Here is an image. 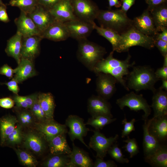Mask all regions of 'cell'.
I'll return each mask as SVG.
<instances>
[{
  "label": "cell",
  "instance_id": "41",
  "mask_svg": "<svg viewBox=\"0 0 167 167\" xmlns=\"http://www.w3.org/2000/svg\"><path fill=\"white\" fill-rule=\"evenodd\" d=\"M127 136V139L123 141L126 143L122 148L129 153L130 158H132L139 152V148L135 138L131 139L128 135Z\"/></svg>",
  "mask_w": 167,
  "mask_h": 167
},
{
  "label": "cell",
  "instance_id": "16",
  "mask_svg": "<svg viewBox=\"0 0 167 167\" xmlns=\"http://www.w3.org/2000/svg\"><path fill=\"white\" fill-rule=\"evenodd\" d=\"M43 39L40 35L23 37L21 51V58L33 61L40 53V42Z\"/></svg>",
  "mask_w": 167,
  "mask_h": 167
},
{
  "label": "cell",
  "instance_id": "5",
  "mask_svg": "<svg viewBox=\"0 0 167 167\" xmlns=\"http://www.w3.org/2000/svg\"><path fill=\"white\" fill-rule=\"evenodd\" d=\"M121 39L116 51L118 53L128 51L130 48L139 46L150 49L155 46L153 37L145 35L132 27L121 34Z\"/></svg>",
  "mask_w": 167,
  "mask_h": 167
},
{
  "label": "cell",
  "instance_id": "59",
  "mask_svg": "<svg viewBox=\"0 0 167 167\" xmlns=\"http://www.w3.org/2000/svg\"></svg>",
  "mask_w": 167,
  "mask_h": 167
},
{
  "label": "cell",
  "instance_id": "55",
  "mask_svg": "<svg viewBox=\"0 0 167 167\" xmlns=\"http://www.w3.org/2000/svg\"><path fill=\"white\" fill-rule=\"evenodd\" d=\"M109 2L108 9H111L113 6L119 8L121 6V2L118 0H108Z\"/></svg>",
  "mask_w": 167,
  "mask_h": 167
},
{
  "label": "cell",
  "instance_id": "43",
  "mask_svg": "<svg viewBox=\"0 0 167 167\" xmlns=\"http://www.w3.org/2000/svg\"><path fill=\"white\" fill-rule=\"evenodd\" d=\"M135 122V119L133 118L130 122H128L125 117L124 119L122 121V124H124V128L122 130V138L127 136L132 131H135L134 123Z\"/></svg>",
  "mask_w": 167,
  "mask_h": 167
},
{
  "label": "cell",
  "instance_id": "37",
  "mask_svg": "<svg viewBox=\"0 0 167 167\" xmlns=\"http://www.w3.org/2000/svg\"><path fill=\"white\" fill-rule=\"evenodd\" d=\"M116 118H113L102 115L91 117L89 118L85 123L86 125H89L95 128V129H102L106 125L116 120Z\"/></svg>",
  "mask_w": 167,
  "mask_h": 167
},
{
  "label": "cell",
  "instance_id": "21",
  "mask_svg": "<svg viewBox=\"0 0 167 167\" xmlns=\"http://www.w3.org/2000/svg\"><path fill=\"white\" fill-rule=\"evenodd\" d=\"M41 36L43 39L60 41L66 40L70 35L65 23L55 20L42 33Z\"/></svg>",
  "mask_w": 167,
  "mask_h": 167
},
{
  "label": "cell",
  "instance_id": "54",
  "mask_svg": "<svg viewBox=\"0 0 167 167\" xmlns=\"http://www.w3.org/2000/svg\"><path fill=\"white\" fill-rule=\"evenodd\" d=\"M161 33L158 32L154 37L155 39L161 40L167 42V28L163 29Z\"/></svg>",
  "mask_w": 167,
  "mask_h": 167
},
{
  "label": "cell",
  "instance_id": "36",
  "mask_svg": "<svg viewBox=\"0 0 167 167\" xmlns=\"http://www.w3.org/2000/svg\"><path fill=\"white\" fill-rule=\"evenodd\" d=\"M15 152L21 164L27 167H36L38 164L36 158L30 152L20 149H15Z\"/></svg>",
  "mask_w": 167,
  "mask_h": 167
},
{
  "label": "cell",
  "instance_id": "6",
  "mask_svg": "<svg viewBox=\"0 0 167 167\" xmlns=\"http://www.w3.org/2000/svg\"><path fill=\"white\" fill-rule=\"evenodd\" d=\"M116 103L121 109H123L126 106L131 110L136 112L142 110L144 112L142 116L144 121L148 119V117L151 113V106L148 105L143 95L141 94H136L133 92L126 94L117 99Z\"/></svg>",
  "mask_w": 167,
  "mask_h": 167
},
{
  "label": "cell",
  "instance_id": "56",
  "mask_svg": "<svg viewBox=\"0 0 167 167\" xmlns=\"http://www.w3.org/2000/svg\"><path fill=\"white\" fill-rule=\"evenodd\" d=\"M161 80L162 81V85L159 88L161 89H164L165 91H167V79Z\"/></svg>",
  "mask_w": 167,
  "mask_h": 167
},
{
  "label": "cell",
  "instance_id": "48",
  "mask_svg": "<svg viewBox=\"0 0 167 167\" xmlns=\"http://www.w3.org/2000/svg\"><path fill=\"white\" fill-rule=\"evenodd\" d=\"M15 104L13 100L9 97H5L0 99V106L6 109L13 108Z\"/></svg>",
  "mask_w": 167,
  "mask_h": 167
},
{
  "label": "cell",
  "instance_id": "47",
  "mask_svg": "<svg viewBox=\"0 0 167 167\" xmlns=\"http://www.w3.org/2000/svg\"><path fill=\"white\" fill-rule=\"evenodd\" d=\"M6 85L8 90L13 92L15 94H18L19 89L18 82L13 78L7 82L1 83Z\"/></svg>",
  "mask_w": 167,
  "mask_h": 167
},
{
  "label": "cell",
  "instance_id": "38",
  "mask_svg": "<svg viewBox=\"0 0 167 167\" xmlns=\"http://www.w3.org/2000/svg\"><path fill=\"white\" fill-rule=\"evenodd\" d=\"M22 126L17 124L14 130L6 138L2 146H13L20 144L23 140Z\"/></svg>",
  "mask_w": 167,
  "mask_h": 167
},
{
  "label": "cell",
  "instance_id": "20",
  "mask_svg": "<svg viewBox=\"0 0 167 167\" xmlns=\"http://www.w3.org/2000/svg\"><path fill=\"white\" fill-rule=\"evenodd\" d=\"M17 31L23 37L40 35L41 33L32 19L26 13L21 11L19 16L14 20Z\"/></svg>",
  "mask_w": 167,
  "mask_h": 167
},
{
  "label": "cell",
  "instance_id": "28",
  "mask_svg": "<svg viewBox=\"0 0 167 167\" xmlns=\"http://www.w3.org/2000/svg\"><path fill=\"white\" fill-rule=\"evenodd\" d=\"M146 162L156 167H167V148L162 144L157 150L150 155L144 157Z\"/></svg>",
  "mask_w": 167,
  "mask_h": 167
},
{
  "label": "cell",
  "instance_id": "35",
  "mask_svg": "<svg viewBox=\"0 0 167 167\" xmlns=\"http://www.w3.org/2000/svg\"><path fill=\"white\" fill-rule=\"evenodd\" d=\"M17 119L19 124L22 127L31 125L34 122V117L29 109L15 107Z\"/></svg>",
  "mask_w": 167,
  "mask_h": 167
},
{
  "label": "cell",
  "instance_id": "13",
  "mask_svg": "<svg viewBox=\"0 0 167 167\" xmlns=\"http://www.w3.org/2000/svg\"><path fill=\"white\" fill-rule=\"evenodd\" d=\"M111 109L108 101L98 95H92L88 99L87 110L91 117L102 115L112 118Z\"/></svg>",
  "mask_w": 167,
  "mask_h": 167
},
{
  "label": "cell",
  "instance_id": "34",
  "mask_svg": "<svg viewBox=\"0 0 167 167\" xmlns=\"http://www.w3.org/2000/svg\"><path fill=\"white\" fill-rule=\"evenodd\" d=\"M38 93H35L25 96L15 94L13 97L16 107L30 109L38 98Z\"/></svg>",
  "mask_w": 167,
  "mask_h": 167
},
{
  "label": "cell",
  "instance_id": "58",
  "mask_svg": "<svg viewBox=\"0 0 167 167\" xmlns=\"http://www.w3.org/2000/svg\"><path fill=\"white\" fill-rule=\"evenodd\" d=\"M3 3H2V1L1 0H0V5H1L2 4H3Z\"/></svg>",
  "mask_w": 167,
  "mask_h": 167
},
{
  "label": "cell",
  "instance_id": "32",
  "mask_svg": "<svg viewBox=\"0 0 167 167\" xmlns=\"http://www.w3.org/2000/svg\"><path fill=\"white\" fill-rule=\"evenodd\" d=\"M94 28L99 35L105 37L110 43L113 51H116L121 39V35L112 29L99 27L95 23L94 24Z\"/></svg>",
  "mask_w": 167,
  "mask_h": 167
},
{
  "label": "cell",
  "instance_id": "45",
  "mask_svg": "<svg viewBox=\"0 0 167 167\" xmlns=\"http://www.w3.org/2000/svg\"><path fill=\"white\" fill-rule=\"evenodd\" d=\"M15 72V69H13L7 64H5L0 68V74L4 75L9 79H12Z\"/></svg>",
  "mask_w": 167,
  "mask_h": 167
},
{
  "label": "cell",
  "instance_id": "10",
  "mask_svg": "<svg viewBox=\"0 0 167 167\" xmlns=\"http://www.w3.org/2000/svg\"><path fill=\"white\" fill-rule=\"evenodd\" d=\"M96 74V91L98 95L108 100L115 93L116 84L118 81L114 77L108 74L100 72Z\"/></svg>",
  "mask_w": 167,
  "mask_h": 167
},
{
  "label": "cell",
  "instance_id": "40",
  "mask_svg": "<svg viewBox=\"0 0 167 167\" xmlns=\"http://www.w3.org/2000/svg\"><path fill=\"white\" fill-rule=\"evenodd\" d=\"M117 142L113 144L109 148L108 153L110 156L116 161L121 163H128L129 160L124 157L121 149L118 147Z\"/></svg>",
  "mask_w": 167,
  "mask_h": 167
},
{
  "label": "cell",
  "instance_id": "17",
  "mask_svg": "<svg viewBox=\"0 0 167 167\" xmlns=\"http://www.w3.org/2000/svg\"><path fill=\"white\" fill-rule=\"evenodd\" d=\"M56 21L65 23L78 18L74 14L70 0H61L49 9Z\"/></svg>",
  "mask_w": 167,
  "mask_h": 167
},
{
  "label": "cell",
  "instance_id": "24",
  "mask_svg": "<svg viewBox=\"0 0 167 167\" xmlns=\"http://www.w3.org/2000/svg\"><path fill=\"white\" fill-rule=\"evenodd\" d=\"M151 106L154 112V117L167 115V92L159 88L153 92Z\"/></svg>",
  "mask_w": 167,
  "mask_h": 167
},
{
  "label": "cell",
  "instance_id": "51",
  "mask_svg": "<svg viewBox=\"0 0 167 167\" xmlns=\"http://www.w3.org/2000/svg\"><path fill=\"white\" fill-rule=\"evenodd\" d=\"M156 77L159 79H167V66H163L155 71Z\"/></svg>",
  "mask_w": 167,
  "mask_h": 167
},
{
  "label": "cell",
  "instance_id": "39",
  "mask_svg": "<svg viewBox=\"0 0 167 167\" xmlns=\"http://www.w3.org/2000/svg\"><path fill=\"white\" fill-rule=\"evenodd\" d=\"M10 4L18 7L21 11L27 14L32 12L38 4L36 0H11Z\"/></svg>",
  "mask_w": 167,
  "mask_h": 167
},
{
  "label": "cell",
  "instance_id": "26",
  "mask_svg": "<svg viewBox=\"0 0 167 167\" xmlns=\"http://www.w3.org/2000/svg\"><path fill=\"white\" fill-rule=\"evenodd\" d=\"M23 36L19 32L16 33L7 41L5 51L7 55L13 58L18 64L21 58V51Z\"/></svg>",
  "mask_w": 167,
  "mask_h": 167
},
{
  "label": "cell",
  "instance_id": "27",
  "mask_svg": "<svg viewBox=\"0 0 167 167\" xmlns=\"http://www.w3.org/2000/svg\"><path fill=\"white\" fill-rule=\"evenodd\" d=\"M143 125V148L145 156H148L157 150L163 144L161 143L149 132L148 127L149 119L144 121Z\"/></svg>",
  "mask_w": 167,
  "mask_h": 167
},
{
  "label": "cell",
  "instance_id": "50",
  "mask_svg": "<svg viewBox=\"0 0 167 167\" xmlns=\"http://www.w3.org/2000/svg\"><path fill=\"white\" fill-rule=\"evenodd\" d=\"M148 5L147 9L151 11L155 7L159 5L165 4L167 0H145Z\"/></svg>",
  "mask_w": 167,
  "mask_h": 167
},
{
  "label": "cell",
  "instance_id": "31",
  "mask_svg": "<svg viewBox=\"0 0 167 167\" xmlns=\"http://www.w3.org/2000/svg\"><path fill=\"white\" fill-rule=\"evenodd\" d=\"M17 118L11 115H7L0 118V144H3L7 137L14 130L18 122Z\"/></svg>",
  "mask_w": 167,
  "mask_h": 167
},
{
  "label": "cell",
  "instance_id": "53",
  "mask_svg": "<svg viewBox=\"0 0 167 167\" xmlns=\"http://www.w3.org/2000/svg\"><path fill=\"white\" fill-rule=\"evenodd\" d=\"M122 3L121 10L126 13L131 7L134 4L135 0H121Z\"/></svg>",
  "mask_w": 167,
  "mask_h": 167
},
{
  "label": "cell",
  "instance_id": "52",
  "mask_svg": "<svg viewBox=\"0 0 167 167\" xmlns=\"http://www.w3.org/2000/svg\"><path fill=\"white\" fill-rule=\"evenodd\" d=\"M0 21L7 23L10 19L8 15L6 6L3 4L0 5Z\"/></svg>",
  "mask_w": 167,
  "mask_h": 167
},
{
  "label": "cell",
  "instance_id": "3",
  "mask_svg": "<svg viewBox=\"0 0 167 167\" xmlns=\"http://www.w3.org/2000/svg\"><path fill=\"white\" fill-rule=\"evenodd\" d=\"M96 19L100 27L112 29L120 35L133 27L132 20L121 9L100 10Z\"/></svg>",
  "mask_w": 167,
  "mask_h": 167
},
{
  "label": "cell",
  "instance_id": "18",
  "mask_svg": "<svg viewBox=\"0 0 167 167\" xmlns=\"http://www.w3.org/2000/svg\"><path fill=\"white\" fill-rule=\"evenodd\" d=\"M148 129L151 135L164 144L167 138V115L153 117L149 119Z\"/></svg>",
  "mask_w": 167,
  "mask_h": 167
},
{
  "label": "cell",
  "instance_id": "29",
  "mask_svg": "<svg viewBox=\"0 0 167 167\" xmlns=\"http://www.w3.org/2000/svg\"><path fill=\"white\" fill-rule=\"evenodd\" d=\"M149 11L158 32L167 28V6L166 3L158 6Z\"/></svg>",
  "mask_w": 167,
  "mask_h": 167
},
{
  "label": "cell",
  "instance_id": "25",
  "mask_svg": "<svg viewBox=\"0 0 167 167\" xmlns=\"http://www.w3.org/2000/svg\"><path fill=\"white\" fill-rule=\"evenodd\" d=\"M63 133L52 138L48 142L50 153L52 154H69L72 149L67 143L66 134Z\"/></svg>",
  "mask_w": 167,
  "mask_h": 167
},
{
  "label": "cell",
  "instance_id": "23",
  "mask_svg": "<svg viewBox=\"0 0 167 167\" xmlns=\"http://www.w3.org/2000/svg\"><path fill=\"white\" fill-rule=\"evenodd\" d=\"M15 75L12 78L18 84H21L26 80L34 76L37 73L33 61L21 58L18 66L15 68Z\"/></svg>",
  "mask_w": 167,
  "mask_h": 167
},
{
  "label": "cell",
  "instance_id": "42",
  "mask_svg": "<svg viewBox=\"0 0 167 167\" xmlns=\"http://www.w3.org/2000/svg\"><path fill=\"white\" fill-rule=\"evenodd\" d=\"M29 109L35 118L39 122L47 119L39 103L38 98Z\"/></svg>",
  "mask_w": 167,
  "mask_h": 167
},
{
  "label": "cell",
  "instance_id": "19",
  "mask_svg": "<svg viewBox=\"0 0 167 167\" xmlns=\"http://www.w3.org/2000/svg\"><path fill=\"white\" fill-rule=\"evenodd\" d=\"M30 131L24 135L23 143L25 148L34 153L41 155L47 148L48 143L39 133Z\"/></svg>",
  "mask_w": 167,
  "mask_h": 167
},
{
  "label": "cell",
  "instance_id": "7",
  "mask_svg": "<svg viewBox=\"0 0 167 167\" xmlns=\"http://www.w3.org/2000/svg\"><path fill=\"white\" fill-rule=\"evenodd\" d=\"M74 14L79 19L93 24L100 11L91 0H70Z\"/></svg>",
  "mask_w": 167,
  "mask_h": 167
},
{
  "label": "cell",
  "instance_id": "33",
  "mask_svg": "<svg viewBox=\"0 0 167 167\" xmlns=\"http://www.w3.org/2000/svg\"><path fill=\"white\" fill-rule=\"evenodd\" d=\"M69 161L68 155L50 154L44 161L42 165L45 167H67Z\"/></svg>",
  "mask_w": 167,
  "mask_h": 167
},
{
  "label": "cell",
  "instance_id": "30",
  "mask_svg": "<svg viewBox=\"0 0 167 167\" xmlns=\"http://www.w3.org/2000/svg\"><path fill=\"white\" fill-rule=\"evenodd\" d=\"M38 100L47 119H54L55 105L54 96L50 92L38 93Z\"/></svg>",
  "mask_w": 167,
  "mask_h": 167
},
{
  "label": "cell",
  "instance_id": "8",
  "mask_svg": "<svg viewBox=\"0 0 167 167\" xmlns=\"http://www.w3.org/2000/svg\"><path fill=\"white\" fill-rule=\"evenodd\" d=\"M93 135L91 137L88 146L96 153V158L104 159L111 147L117 142L119 136L116 134L114 137L107 138L99 130L93 131Z\"/></svg>",
  "mask_w": 167,
  "mask_h": 167
},
{
  "label": "cell",
  "instance_id": "44",
  "mask_svg": "<svg viewBox=\"0 0 167 167\" xmlns=\"http://www.w3.org/2000/svg\"><path fill=\"white\" fill-rule=\"evenodd\" d=\"M93 167H116L117 165L113 161H105L99 158H96L93 163Z\"/></svg>",
  "mask_w": 167,
  "mask_h": 167
},
{
  "label": "cell",
  "instance_id": "22",
  "mask_svg": "<svg viewBox=\"0 0 167 167\" xmlns=\"http://www.w3.org/2000/svg\"><path fill=\"white\" fill-rule=\"evenodd\" d=\"M70 161L67 167H93V163L88 153L72 143V149L68 155Z\"/></svg>",
  "mask_w": 167,
  "mask_h": 167
},
{
  "label": "cell",
  "instance_id": "11",
  "mask_svg": "<svg viewBox=\"0 0 167 167\" xmlns=\"http://www.w3.org/2000/svg\"><path fill=\"white\" fill-rule=\"evenodd\" d=\"M36 130L47 142L53 137L61 133H67L68 130L65 124L57 122L54 119H46L35 123Z\"/></svg>",
  "mask_w": 167,
  "mask_h": 167
},
{
  "label": "cell",
  "instance_id": "4",
  "mask_svg": "<svg viewBox=\"0 0 167 167\" xmlns=\"http://www.w3.org/2000/svg\"><path fill=\"white\" fill-rule=\"evenodd\" d=\"M78 41L77 58L87 68L93 71L97 63L104 58L106 50L104 47L87 38Z\"/></svg>",
  "mask_w": 167,
  "mask_h": 167
},
{
  "label": "cell",
  "instance_id": "49",
  "mask_svg": "<svg viewBox=\"0 0 167 167\" xmlns=\"http://www.w3.org/2000/svg\"><path fill=\"white\" fill-rule=\"evenodd\" d=\"M61 0H36L38 4L50 9Z\"/></svg>",
  "mask_w": 167,
  "mask_h": 167
},
{
  "label": "cell",
  "instance_id": "12",
  "mask_svg": "<svg viewBox=\"0 0 167 167\" xmlns=\"http://www.w3.org/2000/svg\"><path fill=\"white\" fill-rule=\"evenodd\" d=\"M69 32L70 37L79 40L87 38L94 29L93 24L78 19L64 23Z\"/></svg>",
  "mask_w": 167,
  "mask_h": 167
},
{
  "label": "cell",
  "instance_id": "1",
  "mask_svg": "<svg viewBox=\"0 0 167 167\" xmlns=\"http://www.w3.org/2000/svg\"><path fill=\"white\" fill-rule=\"evenodd\" d=\"M113 51H111L105 58L100 61L94 68L93 71L96 74L102 72L108 74L114 77L127 91L128 88L123 77L127 75L129 72V68L134 66L135 62L130 63L131 58L130 54L125 60H121L113 57Z\"/></svg>",
  "mask_w": 167,
  "mask_h": 167
},
{
  "label": "cell",
  "instance_id": "46",
  "mask_svg": "<svg viewBox=\"0 0 167 167\" xmlns=\"http://www.w3.org/2000/svg\"><path fill=\"white\" fill-rule=\"evenodd\" d=\"M154 40L155 46L157 47L163 57L167 55V42L160 40Z\"/></svg>",
  "mask_w": 167,
  "mask_h": 167
},
{
  "label": "cell",
  "instance_id": "9",
  "mask_svg": "<svg viewBox=\"0 0 167 167\" xmlns=\"http://www.w3.org/2000/svg\"><path fill=\"white\" fill-rule=\"evenodd\" d=\"M65 125L69 128L67 132L70 140L73 142L76 139L79 140L88 149L90 148L84 142V137L90 131L86 127L83 118L77 115H70L66 120Z\"/></svg>",
  "mask_w": 167,
  "mask_h": 167
},
{
  "label": "cell",
  "instance_id": "14",
  "mask_svg": "<svg viewBox=\"0 0 167 167\" xmlns=\"http://www.w3.org/2000/svg\"><path fill=\"white\" fill-rule=\"evenodd\" d=\"M32 19L42 33L55 20L49 9L38 4L30 13L27 14Z\"/></svg>",
  "mask_w": 167,
  "mask_h": 167
},
{
  "label": "cell",
  "instance_id": "15",
  "mask_svg": "<svg viewBox=\"0 0 167 167\" xmlns=\"http://www.w3.org/2000/svg\"><path fill=\"white\" fill-rule=\"evenodd\" d=\"M132 26L141 33L153 37L158 32L155 27L150 11L147 8L141 15L132 20Z\"/></svg>",
  "mask_w": 167,
  "mask_h": 167
},
{
  "label": "cell",
  "instance_id": "2",
  "mask_svg": "<svg viewBox=\"0 0 167 167\" xmlns=\"http://www.w3.org/2000/svg\"><path fill=\"white\" fill-rule=\"evenodd\" d=\"M127 75L128 88L137 92L149 90L153 92L156 89L155 84L160 79L156 77L154 69L148 66H134Z\"/></svg>",
  "mask_w": 167,
  "mask_h": 167
},
{
  "label": "cell",
  "instance_id": "57",
  "mask_svg": "<svg viewBox=\"0 0 167 167\" xmlns=\"http://www.w3.org/2000/svg\"><path fill=\"white\" fill-rule=\"evenodd\" d=\"M164 57V62L163 66H167V55L165 56Z\"/></svg>",
  "mask_w": 167,
  "mask_h": 167
}]
</instances>
